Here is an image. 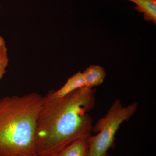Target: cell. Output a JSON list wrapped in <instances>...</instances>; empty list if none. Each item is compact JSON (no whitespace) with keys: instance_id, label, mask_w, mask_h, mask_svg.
<instances>
[{"instance_id":"cell-2","label":"cell","mask_w":156,"mask_h":156,"mask_svg":"<svg viewBox=\"0 0 156 156\" xmlns=\"http://www.w3.org/2000/svg\"><path fill=\"white\" fill-rule=\"evenodd\" d=\"M44 99L37 92L0 98V156H38L37 122Z\"/></svg>"},{"instance_id":"cell-4","label":"cell","mask_w":156,"mask_h":156,"mask_svg":"<svg viewBox=\"0 0 156 156\" xmlns=\"http://www.w3.org/2000/svg\"><path fill=\"white\" fill-rule=\"evenodd\" d=\"M84 87H86V82L83 73L78 72L69 78L63 87L57 91H52V93L55 97H63Z\"/></svg>"},{"instance_id":"cell-7","label":"cell","mask_w":156,"mask_h":156,"mask_svg":"<svg viewBox=\"0 0 156 156\" xmlns=\"http://www.w3.org/2000/svg\"><path fill=\"white\" fill-rule=\"evenodd\" d=\"M136 5L135 10L143 14L146 21L156 23V0H128Z\"/></svg>"},{"instance_id":"cell-3","label":"cell","mask_w":156,"mask_h":156,"mask_svg":"<svg viewBox=\"0 0 156 156\" xmlns=\"http://www.w3.org/2000/svg\"><path fill=\"white\" fill-rule=\"evenodd\" d=\"M137 102L123 107L121 101L116 99L110 107L105 116L101 118L92 132L98 133L88 138V149L86 156H109L108 151L114 144L115 135L121 124L128 121L138 108Z\"/></svg>"},{"instance_id":"cell-6","label":"cell","mask_w":156,"mask_h":156,"mask_svg":"<svg viewBox=\"0 0 156 156\" xmlns=\"http://www.w3.org/2000/svg\"><path fill=\"white\" fill-rule=\"evenodd\" d=\"M89 137L76 140L63 149L56 156H86Z\"/></svg>"},{"instance_id":"cell-8","label":"cell","mask_w":156,"mask_h":156,"mask_svg":"<svg viewBox=\"0 0 156 156\" xmlns=\"http://www.w3.org/2000/svg\"><path fill=\"white\" fill-rule=\"evenodd\" d=\"M8 51L6 43L2 37L0 35V81L6 72V69L9 64Z\"/></svg>"},{"instance_id":"cell-5","label":"cell","mask_w":156,"mask_h":156,"mask_svg":"<svg viewBox=\"0 0 156 156\" xmlns=\"http://www.w3.org/2000/svg\"><path fill=\"white\" fill-rule=\"evenodd\" d=\"M86 86L93 88L103 83L106 73L103 67L98 65H91L83 73Z\"/></svg>"},{"instance_id":"cell-1","label":"cell","mask_w":156,"mask_h":156,"mask_svg":"<svg viewBox=\"0 0 156 156\" xmlns=\"http://www.w3.org/2000/svg\"><path fill=\"white\" fill-rule=\"evenodd\" d=\"M95 93L86 86L63 97H55L52 91L44 96L37 122L38 156H56L76 140L91 135L89 113L95 106Z\"/></svg>"}]
</instances>
